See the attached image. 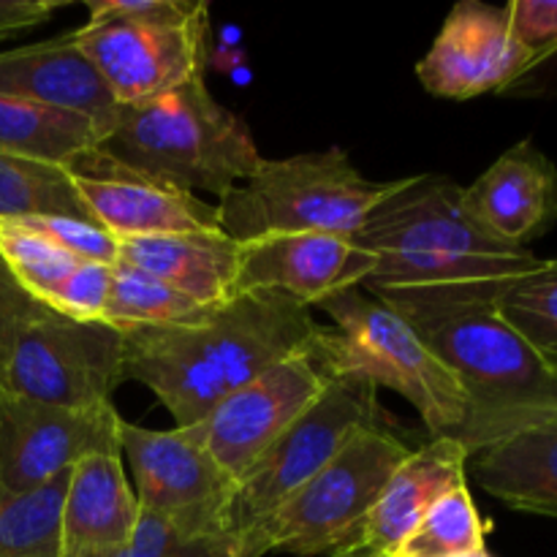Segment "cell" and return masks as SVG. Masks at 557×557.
Wrapping results in <instances>:
<instances>
[{"mask_svg": "<svg viewBox=\"0 0 557 557\" xmlns=\"http://www.w3.org/2000/svg\"><path fill=\"white\" fill-rule=\"evenodd\" d=\"M506 324L557 375V259L517 277L495 302Z\"/></svg>", "mask_w": 557, "mask_h": 557, "instance_id": "cell-26", "label": "cell"}, {"mask_svg": "<svg viewBox=\"0 0 557 557\" xmlns=\"http://www.w3.org/2000/svg\"><path fill=\"white\" fill-rule=\"evenodd\" d=\"M468 462L479 487L506 509L557 520V406L522 419Z\"/></svg>", "mask_w": 557, "mask_h": 557, "instance_id": "cell-20", "label": "cell"}, {"mask_svg": "<svg viewBox=\"0 0 557 557\" xmlns=\"http://www.w3.org/2000/svg\"><path fill=\"white\" fill-rule=\"evenodd\" d=\"M201 305L180 294L161 277L150 275L136 267L112 264V288H109L107 315L103 321L117 330H134V326H158L185 321L201 313Z\"/></svg>", "mask_w": 557, "mask_h": 557, "instance_id": "cell-27", "label": "cell"}, {"mask_svg": "<svg viewBox=\"0 0 557 557\" xmlns=\"http://www.w3.org/2000/svg\"><path fill=\"white\" fill-rule=\"evenodd\" d=\"M373 264V253L354 237L272 234L243 243L239 292L272 288L308 308H319L335 294L362 288Z\"/></svg>", "mask_w": 557, "mask_h": 557, "instance_id": "cell-16", "label": "cell"}, {"mask_svg": "<svg viewBox=\"0 0 557 557\" xmlns=\"http://www.w3.org/2000/svg\"><path fill=\"white\" fill-rule=\"evenodd\" d=\"M71 177L92 221L117 239L221 228L218 205L117 169L98 150L71 169Z\"/></svg>", "mask_w": 557, "mask_h": 557, "instance_id": "cell-15", "label": "cell"}, {"mask_svg": "<svg viewBox=\"0 0 557 557\" xmlns=\"http://www.w3.org/2000/svg\"><path fill=\"white\" fill-rule=\"evenodd\" d=\"M41 310L44 305L36 302V299L16 283L9 264H5L3 256H0V370H3L5 359H9V351L11 346H14L16 335H20Z\"/></svg>", "mask_w": 557, "mask_h": 557, "instance_id": "cell-34", "label": "cell"}, {"mask_svg": "<svg viewBox=\"0 0 557 557\" xmlns=\"http://www.w3.org/2000/svg\"><path fill=\"white\" fill-rule=\"evenodd\" d=\"M0 256L16 283L41 305H47L60 283L82 264V259L71 256L69 250L14 221H0Z\"/></svg>", "mask_w": 557, "mask_h": 557, "instance_id": "cell-30", "label": "cell"}, {"mask_svg": "<svg viewBox=\"0 0 557 557\" xmlns=\"http://www.w3.org/2000/svg\"><path fill=\"white\" fill-rule=\"evenodd\" d=\"M335 332L315 335L310 357L324 375H359L397 392L422 417L433 438H455L468 419V397L424 337L389 305L348 288L319 305Z\"/></svg>", "mask_w": 557, "mask_h": 557, "instance_id": "cell-5", "label": "cell"}, {"mask_svg": "<svg viewBox=\"0 0 557 557\" xmlns=\"http://www.w3.org/2000/svg\"><path fill=\"white\" fill-rule=\"evenodd\" d=\"M139 500L125 479L123 451L82 457L69 473L63 498V557L112 553L134 539Z\"/></svg>", "mask_w": 557, "mask_h": 557, "instance_id": "cell-21", "label": "cell"}, {"mask_svg": "<svg viewBox=\"0 0 557 557\" xmlns=\"http://www.w3.org/2000/svg\"><path fill=\"white\" fill-rule=\"evenodd\" d=\"M460 484H468V451L460 441L444 435L413 449L392 473L359 536L346 549L397 557L430 506Z\"/></svg>", "mask_w": 557, "mask_h": 557, "instance_id": "cell-19", "label": "cell"}, {"mask_svg": "<svg viewBox=\"0 0 557 557\" xmlns=\"http://www.w3.org/2000/svg\"><path fill=\"white\" fill-rule=\"evenodd\" d=\"M379 424H384V408L373 381L359 375H326L319 400L256 460L237 484L228 520L234 553L243 539L259 531L354 435Z\"/></svg>", "mask_w": 557, "mask_h": 557, "instance_id": "cell-9", "label": "cell"}, {"mask_svg": "<svg viewBox=\"0 0 557 557\" xmlns=\"http://www.w3.org/2000/svg\"><path fill=\"white\" fill-rule=\"evenodd\" d=\"M411 451L386 424L362 430L259 531L243 539L234 557H315L351 547L381 490Z\"/></svg>", "mask_w": 557, "mask_h": 557, "instance_id": "cell-8", "label": "cell"}, {"mask_svg": "<svg viewBox=\"0 0 557 557\" xmlns=\"http://www.w3.org/2000/svg\"><path fill=\"white\" fill-rule=\"evenodd\" d=\"M460 557H493L487 553V549H479V553H468V555H460Z\"/></svg>", "mask_w": 557, "mask_h": 557, "instance_id": "cell-37", "label": "cell"}, {"mask_svg": "<svg viewBox=\"0 0 557 557\" xmlns=\"http://www.w3.org/2000/svg\"><path fill=\"white\" fill-rule=\"evenodd\" d=\"M27 226L30 232L41 234L58 248L69 250L71 256L82 261H101V264H117L120 259V239L109 234L107 228L98 226L96 221H79V218L65 215H41L27 218V221H14Z\"/></svg>", "mask_w": 557, "mask_h": 557, "instance_id": "cell-32", "label": "cell"}, {"mask_svg": "<svg viewBox=\"0 0 557 557\" xmlns=\"http://www.w3.org/2000/svg\"><path fill=\"white\" fill-rule=\"evenodd\" d=\"M120 419L114 406L69 411L0 386V490L30 493L92 451L120 449Z\"/></svg>", "mask_w": 557, "mask_h": 557, "instance_id": "cell-13", "label": "cell"}, {"mask_svg": "<svg viewBox=\"0 0 557 557\" xmlns=\"http://www.w3.org/2000/svg\"><path fill=\"white\" fill-rule=\"evenodd\" d=\"M375 264L364 292L389 308L493 299L542 264L471 218L462 185L444 174H411L354 234Z\"/></svg>", "mask_w": 557, "mask_h": 557, "instance_id": "cell-1", "label": "cell"}, {"mask_svg": "<svg viewBox=\"0 0 557 557\" xmlns=\"http://www.w3.org/2000/svg\"><path fill=\"white\" fill-rule=\"evenodd\" d=\"M332 557H389V555H370V553H359V549H343V553H335Z\"/></svg>", "mask_w": 557, "mask_h": 557, "instance_id": "cell-36", "label": "cell"}, {"mask_svg": "<svg viewBox=\"0 0 557 557\" xmlns=\"http://www.w3.org/2000/svg\"><path fill=\"white\" fill-rule=\"evenodd\" d=\"M120 451L134 473L139 509L188 539L232 542L237 482L218 466L190 428L147 430L120 419Z\"/></svg>", "mask_w": 557, "mask_h": 557, "instance_id": "cell-11", "label": "cell"}, {"mask_svg": "<svg viewBox=\"0 0 557 557\" xmlns=\"http://www.w3.org/2000/svg\"><path fill=\"white\" fill-rule=\"evenodd\" d=\"M69 473L30 493L0 490V557H63L60 517Z\"/></svg>", "mask_w": 557, "mask_h": 557, "instance_id": "cell-25", "label": "cell"}, {"mask_svg": "<svg viewBox=\"0 0 557 557\" xmlns=\"http://www.w3.org/2000/svg\"><path fill=\"white\" fill-rule=\"evenodd\" d=\"M74 36L120 107L205 76L210 5L201 0H87Z\"/></svg>", "mask_w": 557, "mask_h": 557, "instance_id": "cell-7", "label": "cell"}, {"mask_svg": "<svg viewBox=\"0 0 557 557\" xmlns=\"http://www.w3.org/2000/svg\"><path fill=\"white\" fill-rule=\"evenodd\" d=\"M506 11L525 65L504 96H557V0H511Z\"/></svg>", "mask_w": 557, "mask_h": 557, "instance_id": "cell-28", "label": "cell"}, {"mask_svg": "<svg viewBox=\"0 0 557 557\" xmlns=\"http://www.w3.org/2000/svg\"><path fill=\"white\" fill-rule=\"evenodd\" d=\"M98 156L139 177L218 201L264 161L248 125L207 90L205 76L120 107Z\"/></svg>", "mask_w": 557, "mask_h": 557, "instance_id": "cell-4", "label": "cell"}, {"mask_svg": "<svg viewBox=\"0 0 557 557\" xmlns=\"http://www.w3.org/2000/svg\"><path fill=\"white\" fill-rule=\"evenodd\" d=\"M397 313L466 392L468 419L455 438L468 457L522 419L557 406V375L506 324L493 299L411 305Z\"/></svg>", "mask_w": 557, "mask_h": 557, "instance_id": "cell-3", "label": "cell"}, {"mask_svg": "<svg viewBox=\"0 0 557 557\" xmlns=\"http://www.w3.org/2000/svg\"><path fill=\"white\" fill-rule=\"evenodd\" d=\"M0 96L85 114L101 125L103 136L120 112L107 82L76 44L74 30L0 52Z\"/></svg>", "mask_w": 557, "mask_h": 557, "instance_id": "cell-18", "label": "cell"}, {"mask_svg": "<svg viewBox=\"0 0 557 557\" xmlns=\"http://www.w3.org/2000/svg\"><path fill=\"white\" fill-rule=\"evenodd\" d=\"M484 525L468 484L441 495L397 557H460L484 547Z\"/></svg>", "mask_w": 557, "mask_h": 557, "instance_id": "cell-29", "label": "cell"}, {"mask_svg": "<svg viewBox=\"0 0 557 557\" xmlns=\"http://www.w3.org/2000/svg\"><path fill=\"white\" fill-rule=\"evenodd\" d=\"M462 205L490 234L528 248L557 221V166L531 139L520 141L462 188Z\"/></svg>", "mask_w": 557, "mask_h": 557, "instance_id": "cell-17", "label": "cell"}, {"mask_svg": "<svg viewBox=\"0 0 557 557\" xmlns=\"http://www.w3.org/2000/svg\"><path fill=\"white\" fill-rule=\"evenodd\" d=\"M58 9V0H0V36L44 25Z\"/></svg>", "mask_w": 557, "mask_h": 557, "instance_id": "cell-35", "label": "cell"}, {"mask_svg": "<svg viewBox=\"0 0 557 557\" xmlns=\"http://www.w3.org/2000/svg\"><path fill=\"white\" fill-rule=\"evenodd\" d=\"M123 264L161 277L201 308H215L239 294L243 243L223 228L120 239Z\"/></svg>", "mask_w": 557, "mask_h": 557, "instance_id": "cell-22", "label": "cell"}, {"mask_svg": "<svg viewBox=\"0 0 557 557\" xmlns=\"http://www.w3.org/2000/svg\"><path fill=\"white\" fill-rule=\"evenodd\" d=\"M125 381V335L109 321H76L44 308L16 335L0 386L69 411L112 406Z\"/></svg>", "mask_w": 557, "mask_h": 557, "instance_id": "cell-10", "label": "cell"}, {"mask_svg": "<svg viewBox=\"0 0 557 557\" xmlns=\"http://www.w3.org/2000/svg\"><path fill=\"white\" fill-rule=\"evenodd\" d=\"M525 65V52L511 30L506 5L462 0L446 14L433 47L417 63V76L435 98L468 101L504 96Z\"/></svg>", "mask_w": 557, "mask_h": 557, "instance_id": "cell-14", "label": "cell"}, {"mask_svg": "<svg viewBox=\"0 0 557 557\" xmlns=\"http://www.w3.org/2000/svg\"><path fill=\"white\" fill-rule=\"evenodd\" d=\"M103 128L85 114L0 96V150L76 169L98 150Z\"/></svg>", "mask_w": 557, "mask_h": 557, "instance_id": "cell-23", "label": "cell"}, {"mask_svg": "<svg viewBox=\"0 0 557 557\" xmlns=\"http://www.w3.org/2000/svg\"><path fill=\"white\" fill-rule=\"evenodd\" d=\"M400 180L375 183L343 147L261 161L245 183L218 201L221 228L237 243L272 234L354 237L370 212L389 199Z\"/></svg>", "mask_w": 557, "mask_h": 557, "instance_id": "cell-6", "label": "cell"}, {"mask_svg": "<svg viewBox=\"0 0 557 557\" xmlns=\"http://www.w3.org/2000/svg\"><path fill=\"white\" fill-rule=\"evenodd\" d=\"M324 386V370L310 351L297 354L228 392L190 430L218 466L239 484L256 460L319 400Z\"/></svg>", "mask_w": 557, "mask_h": 557, "instance_id": "cell-12", "label": "cell"}, {"mask_svg": "<svg viewBox=\"0 0 557 557\" xmlns=\"http://www.w3.org/2000/svg\"><path fill=\"white\" fill-rule=\"evenodd\" d=\"M112 288V264L101 261H82L58 292L47 299L44 308L76 321H103Z\"/></svg>", "mask_w": 557, "mask_h": 557, "instance_id": "cell-33", "label": "cell"}, {"mask_svg": "<svg viewBox=\"0 0 557 557\" xmlns=\"http://www.w3.org/2000/svg\"><path fill=\"white\" fill-rule=\"evenodd\" d=\"M82 557H234V547L228 542L183 536L169 522H163L161 517L141 509L134 539L125 547Z\"/></svg>", "mask_w": 557, "mask_h": 557, "instance_id": "cell-31", "label": "cell"}, {"mask_svg": "<svg viewBox=\"0 0 557 557\" xmlns=\"http://www.w3.org/2000/svg\"><path fill=\"white\" fill-rule=\"evenodd\" d=\"M319 332L308 305L250 288L185 321L123 330L125 381L145 384L174 428H194L228 392L308 354Z\"/></svg>", "mask_w": 557, "mask_h": 557, "instance_id": "cell-2", "label": "cell"}, {"mask_svg": "<svg viewBox=\"0 0 557 557\" xmlns=\"http://www.w3.org/2000/svg\"><path fill=\"white\" fill-rule=\"evenodd\" d=\"M65 215L92 221L71 169L0 150V221Z\"/></svg>", "mask_w": 557, "mask_h": 557, "instance_id": "cell-24", "label": "cell"}]
</instances>
